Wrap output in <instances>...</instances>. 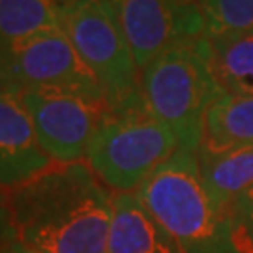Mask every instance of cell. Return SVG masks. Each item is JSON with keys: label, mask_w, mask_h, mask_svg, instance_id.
I'll list each match as a JSON object with an SVG mask.
<instances>
[{"label": "cell", "mask_w": 253, "mask_h": 253, "mask_svg": "<svg viewBox=\"0 0 253 253\" xmlns=\"http://www.w3.org/2000/svg\"><path fill=\"white\" fill-rule=\"evenodd\" d=\"M178 148L171 129L152 117L141 100L122 109H107L84 163L113 193H135Z\"/></svg>", "instance_id": "cell-4"}, {"label": "cell", "mask_w": 253, "mask_h": 253, "mask_svg": "<svg viewBox=\"0 0 253 253\" xmlns=\"http://www.w3.org/2000/svg\"><path fill=\"white\" fill-rule=\"evenodd\" d=\"M13 240L11 231V212H9V193L0 190V246Z\"/></svg>", "instance_id": "cell-17"}, {"label": "cell", "mask_w": 253, "mask_h": 253, "mask_svg": "<svg viewBox=\"0 0 253 253\" xmlns=\"http://www.w3.org/2000/svg\"><path fill=\"white\" fill-rule=\"evenodd\" d=\"M53 165L36 135L23 90L0 84V190H19Z\"/></svg>", "instance_id": "cell-9"}, {"label": "cell", "mask_w": 253, "mask_h": 253, "mask_svg": "<svg viewBox=\"0 0 253 253\" xmlns=\"http://www.w3.org/2000/svg\"><path fill=\"white\" fill-rule=\"evenodd\" d=\"M139 72L158 54L207 34L197 0H107Z\"/></svg>", "instance_id": "cell-8"}, {"label": "cell", "mask_w": 253, "mask_h": 253, "mask_svg": "<svg viewBox=\"0 0 253 253\" xmlns=\"http://www.w3.org/2000/svg\"><path fill=\"white\" fill-rule=\"evenodd\" d=\"M207 34L253 32V0H197Z\"/></svg>", "instance_id": "cell-15"}, {"label": "cell", "mask_w": 253, "mask_h": 253, "mask_svg": "<svg viewBox=\"0 0 253 253\" xmlns=\"http://www.w3.org/2000/svg\"><path fill=\"white\" fill-rule=\"evenodd\" d=\"M205 51L223 94L253 96V32L205 34Z\"/></svg>", "instance_id": "cell-11"}, {"label": "cell", "mask_w": 253, "mask_h": 253, "mask_svg": "<svg viewBox=\"0 0 253 253\" xmlns=\"http://www.w3.org/2000/svg\"><path fill=\"white\" fill-rule=\"evenodd\" d=\"M54 2H56V4H60V6H62V4H70V2H73V0H54Z\"/></svg>", "instance_id": "cell-19"}, {"label": "cell", "mask_w": 253, "mask_h": 253, "mask_svg": "<svg viewBox=\"0 0 253 253\" xmlns=\"http://www.w3.org/2000/svg\"><path fill=\"white\" fill-rule=\"evenodd\" d=\"M23 101L43 150L54 163L84 162L107 103L86 94L54 88L23 90Z\"/></svg>", "instance_id": "cell-7"}, {"label": "cell", "mask_w": 253, "mask_h": 253, "mask_svg": "<svg viewBox=\"0 0 253 253\" xmlns=\"http://www.w3.org/2000/svg\"><path fill=\"white\" fill-rule=\"evenodd\" d=\"M62 30L100 81L109 109L141 101L139 68L107 0H73L60 6Z\"/></svg>", "instance_id": "cell-5"}, {"label": "cell", "mask_w": 253, "mask_h": 253, "mask_svg": "<svg viewBox=\"0 0 253 253\" xmlns=\"http://www.w3.org/2000/svg\"><path fill=\"white\" fill-rule=\"evenodd\" d=\"M201 176L214 205L227 210L233 201L253 188V146L227 152L197 150Z\"/></svg>", "instance_id": "cell-13"}, {"label": "cell", "mask_w": 253, "mask_h": 253, "mask_svg": "<svg viewBox=\"0 0 253 253\" xmlns=\"http://www.w3.org/2000/svg\"><path fill=\"white\" fill-rule=\"evenodd\" d=\"M113 195L84 162L54 163L9 191L13 238L36 253H107Z\"/></svg>", "instance_id": "cell-1"}, {"label": "cell", "mask_w": 253, "mask_h": 253, "mask_svg": "<svg viewBox=\"0 0 253 253\" xmlns=\"http://www.w3.org/2000/svg\"><path fill=\"white\" fill-rule=\"evenodd\" d=\"M253 146V96L223 94L210 107L199 150L227 152Z\"/></svg>", "instance_id": "cell-12"}, {"label": "cell", "mask_w": 253, "mask_h": 253, "mask_svg": "<svg viewBox=\"0 0 253 253\" xmlns=\"http://www.w3.org/2000/svg\"><path fill=\"white\" fill-rule=\"evenodd\" d=\"M62 28L54 0H0V56L28 40Z\"/></svg>", "instance_id": "cell-14"}, {"label": "cell", "mask_w": 253, "mask_h": 253, "mask_svg": "<svg viewBox=\"0 0 253 253\" xmlns=\"http://www.w3.org/2000/svg\"><path fill=\"white\" fill-rule=\"evenodd\" d=\"M148 113L169 127L178 146L197 152L210 107L223 96L205 51V36L174 45L139 72Z\"/></svg>", "instance_id": "cell-3"}, {"label": "cell", "mask_w": 253, "mask_h": 253, "mask_svg": "<svg viewBox=\"0 0 253 253\" xmlns=\"http://www.w3.org/2000/svg\"><path fill=\"white\" fill-rule=\"evenodd\" d=\"M227 214L238 253H253V188L240 193L227 207Z\"/></svg>", "instance_id": "cell-16"}, {"label": "cell", "mask_w": 253, "mask_h": 253, "mask_svg": "<svg viewBox=\"0 0 253 253\" xmlns=\"http://www.w3.org/2000/svg\"><path fill=\"white\" fill-rule=\"evenodd\" d=\"M107 253H182L137 193H115Z\"/></svg>", "instance_id": "cell-10"}, {"label": "cell", "mask_w": 253, "mask_h": 253, "mask_svg": "<svg viewBox=\"0 0 253 253\" xmlns=\"http://www.w3.org/2000/svg\"><path fill=\"white\" fill-rule=\"evenodd\" d=\"M0 84L21 90H70L105 100L100 81L62 28L32 38L0 56Z\"/></svg>", "instance_id": "cell-6"}, {"label": "cell", "mask_w": 253, "mask_h": 253, "mask_svg": "<svg viewBox=\"0 0 253 253\" xmlns=\"http://www.w3.org/2000/svg\"><path fill=\"white\" fill-rule=\"evenodd\" d=\"M135 193L182 253H238L229 214L210 197L197 152L178 148Z\"/></svg>", "instance_id": "cell-2"}, {"label": "cell", "mask_w": 253, "mask_h": 253, "mask_svg": "<svg viewBox=\"0 0 253 253\" xmlns=\"http://www.w3.org/2000/svg\"><path fill=\"white\" fill-rule=\"evenodd\" d=\"M0 253H36V252H32L30 248L23 246L21 242H17V240L13 238V240L6 242L4 246H0Z\"/></svg>", "instance_id": "cell-18"}]
</instances>
